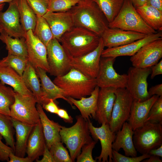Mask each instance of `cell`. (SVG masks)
I'll return each mask as SVG.
<instances>
[{
  "label": "cell",
  "mask_w": 162,
  "mask_h": 162,
  "mask_svg": "<svg viewBox=\"0 0 162 162\" xmlns=\"http://www.w3.org/2000/svg\"><path fill=\"white\" fill-rule=\"evenodd\" d=\"M75 26L89 30L101 37L109 22L94 0H81L70 10Z\"/></svg>",
  "instance_id": "cell-1"
},
{
  "label": "cell",
  "mask_w": 162,
  "mask_h": 162,
  "mask_svg": "<svg viewBox=\"0 0 162 162\" xmlns=\"http://www.w3.org/2000/svg\"><path fill=\"white\" fill-rule=\"evenodd\" d=\"M53 82L63 90L66 98L76 99L90 96L97 86L95 78L86 76L73 68L65 74L56 77Z\"/></svg>",
  "instance_id": "cell-2"
},
{
  "label": "cell",
  "mask_w": 162,
  "mask_h": 162,
  "mask_svg": "<svg viewBox=\"0 0 162 162\" xmlns=\"http://www.w3.org/2000/svg\"><path fill=\"white\" fill-rule=\"evenodd\" d=\"M101 37L85 28L75 26L61 37L59 41L73 57L84 55L98 46Z\"/></svg>",
  "instance_id": "cell-3"
},
{
  "label": "cell",
  "mask_w": 162,
  "mask_h": 162,
  "mask_svg": "<svg viewBox=\"0 0 162 162\" xmlns=\"http://www.w3.org/2000/svg\"><path fill=\"white\" fill-rule=\"evenodd\" d=\"M76 121L73 125L70 127L62 126L59 132L61 141L68 149L72 162L81 152L82 147L93 140L88 128V120L81 115L76 116Z\"/></svg>",
  "instance_id": "cell-4"
},
{
  "label": "cell",
  "mask_w": 162,
  "mask_h": 162,
  "mask_svg": "<svg viewBox=\"0 0 162 162\" xmlns=\"http://www.w3.org/2000/svg\"><path fill=\"white\" fill-rule=\"evenodd\" d=\"M109 28H116L148 35L158 32L148 26L143 20L129 0H124L118 13L110 22Z\"/></svg>",
  "instance_id": "cell-5"
},
{
  "label": "cell",
  "mask_w": 162,
  "mask_h": 162,
  "mask_svg": "<svg viewBox=\"0 0 162 162\" xmlns=\"http://www.w3.org/2000/svg\"><path fill=\"white\" fill-rule=\"evenodd\" d=\"M133 141L137 152L142 154H148L162 145V124L146 122L134 131Z\"/></svg>",
  "instance_id": "cell-6"
},
{
  "label": "cell",
  "mask_w": 162,
  "mask_h": 162,
  "mask_svg": "<svg viewBox=\"0 0 162 162\" xmlns=\"http://www.w3.org/2000/svg\"><path fill=\"white\" fill-rule=\"evenodd\" d=\"M15 100L10 107V117L26 125L34 126L40 122L34 96L15 92Z\"/></svg>",
  "instance_id": "cell-7"
},
{
  "label": "cell",
  "mask_w": 162,
  "mask_h": 162,
  "mask_svg": "<svg viewBox=\"0 0 162 162\" xmlns=\"http://www.w3.org/2000/svg\"><path fill=\"white\" fill-rule=\"evenodd\" d=\"M46 47L49 73L56 77L67 73L71 68L70 63L73 57L55 38L52 40Z\"/></svg>",
  "instance_id": "cell-8"
},
{
  "label": "cell",
  "mask_w": 162,
  "mask_h": 162,
  "mask_svg": "<svg viewBox=\"0 0 162 162\" xmlns=\"http://www.w3.org/2000/svg\"><path fill=\"white\" fill-rule=\"evenodd\" d=\"M115 93L116 97L109 125L111 130L116 133L128 121L133 99L125 88H117Z\"/></svg>",
  "instance_id": "cell-9"
},
{
  "label": "cell",
  "mask_w": 162,
  "mask_h": 162,
  "mask_svg": "<svg viewBox=\"0 0 162 162\" xmlns=\"http://www.w3.org/2000/svg\"><path fill=\"white\" fill-rule=\"evenodd\" d=\"M151 68H141L132 67L128 70L125 88L133 100L142 102L149 99L147 78L151 74Z\"/></svg>",
  "instance_id": "cell-10"
},
{
  "label": "cell",
  "mask_w": 162,
  "mask_h": 162,
  "mask_svg": "<svg viewBox=\"0 0 162 162\" xmlns=\"http://www.w3.org/2000/svg\"><path fill=\"white\" fill-rule=\"evenodd\" d=\"M116 58L101 57L99 71L95 78L97 86L100 88H126L127 74H120L116 72L113 66Z\"/></svg>",
  "instance_id": "cell-11"
},
{
  "label": "cell",
  "mask_w": 162,
  "mask_h": 162,
  "mask_svg": "<svg viewBox=\"0 0 162 162\" xmlns=\"http://www.w3.org/2000/svg\"><path fill=\"white\" fill-rule=\"evenodd\" d=\"M88 127L93 140L97 142L99 140L101 145L100 154L95 160L99 162H112V144L115 139V133L111 130L108 124L104 123L100 127H95L90 119Z\"/></svg>",
  "instance_id": "cell-12"
},
{
  "label": "cell",
  "mask_w": 162,
  "mask_h": 162,
  "mask_svg": "<svg viewBox=\"0 0 162 162\" xmlns=\"http://www.w3.org/2000/svg\"><path fill=\"white\" fill-rule=\"evenodd\" d=\"M104 47L101 37L98 46L92 51L80 56L72 58L70 64L88 76L96 78L99 71L102 52Z\"/></svg>",
  "instance_id": "cell-13"
},
{
  "label": "cell",
  "mask_w": 162,
  "mask_h": 162,
  "mask_svg": "<svg viewBox=\"0 0 162 162\" xmlns=\"http://www.w3.org/2000/svg\"><path fill=\"white\" fill-rule=\"evenodd\" d=\"M162 57V38L143 46L130 60L133 66L141 68H151Z\"/></svg>",
  "instance_id": "cell-14"
},
{
  "label": "cell",
  "mask_w": 162,
  "mask_h": 162,
  "mask_svg": "<svg viewBox=\"0 0 162 162\" xmlns=\"http://www.w3.org/2000/svg\"><path fill=\"white\" fill-rule=\"evenodd\" d=\"M28 58L35 69L40 68L49 72L46 46L30 30L26 33Z\"/></svg>",
  "instance_id": "cell-15"
},
{
  "label": "cell",
  "mask_w": 162,
  "mask_h": 162,
  "mask_svg": "<svg viewBox=\"0 0 162 162\" xmlns=\"http://www.w3.org/2000/svg\"><path fill=\"white\" fill-rule=\"evenodd\" d=\"M9 3L6 11H0V26L11 37L25 38L26 33L20 23L17 0H13Z\"/></svg>",
  "instance_id": "cell-16"
},
{
  "label": "cell",
  "mask_w": 162,
  "mask_h": 162,
  "mask_svg": "<svg viewBox=\"0 0 162 162\" xmlns=\"http://www.w3.org/2000/svg\"><path fill=\"white\" fill-rule=\"evenodd\" d=\"M147 35L116 28L108 27L101 36L104 47L124 45L142 39Z\"/></svg>",
  "instance_id": "cell-17"
},
{
  "label": "cell",
  "mask_w": 162,
  "mask_h": 162,
  "mask_svg": "<svg viewBox=\"0 0 162 162\" xmlns=\"http://www.w3.org/2000/svg\"><path fill=\"white\" fill-rule=\"evenodd\" d=\"M43 16L48 23L53 38L58 41L64 34L75 27L70 10L60 12L48 11Z\"/></svg>",
  "instance_id": "cell-18"
},
{
  "label": "cell",
  "mask_w": 162,
  "mask_h": 162,
  "mask_svg": "<svg viewBox=\"0 0 162 162\" xmlns=\"http://www.w3.org/2000/svg\"><path fill=\"white\" fill-rule=\"evenodd\" d=\"M116 89L112 87L100 89L94 119L99 124H109L116 97Z\"/></svg>",
  "instance_id": "cell-19"
},
{
  "label": "cell",
  "mask_w": 162,
  "mask_h": 162,
  "mask_svg": "<svg viewBox=\"0 0 162 162\" xmlns=\"http://www.w3.org/2000/svg\"><path fill=\"white\" fill-rule=\"evenodd\" d=\"M161 31L147 35L144 38L130 43L118 46L107 48L103 51L101 57H117L120 56L134 55L146 44L162 38Z\"/></svg>",
  "instance_id": "cell-20"
},
{
  "label": "cell",
  "mask_w": 162,
  "mask_h": 162,
  "mask_svg": "<svg viewBox=\"0 0 162 162\" xmlns=\"http://www.w3.org/2000/svg\"><path fill=\"white\" fill-rule=\"evenodd\" d=\"M159 97L154 95L142 102L133 100L128 122L134 131L146 122L151 106Z\"/></svg>",
  "instance_id": "cell-21"
},
{
  "label": "cell",
  "mask_w": 162,
  "mask_h": 162,
  "mask_svg": "<svg viewBox=\"0 0 162 162\" xmlns=\"http://www.w3.org/2000/svg\"><path fill=\"white\" fill-rule=\"evenodd\" d=\"M134 130L127 122L123 125L121 128L117 132L114 141L112 144V150L118 152L122 148L125 155L137 156V151L133 143Z\"/></svg>",
  "instance_id": "cell-22"
},
{
  "label": "cell",
  "mask_w": 162,
  "mask_h": 162,
  "mask_svg": "<svg viewBox=\"0 0 162 162\" xmlns=\"http://www.w3.org/2000/svg\"><path fill=\"white\" fill-rule=\"evenodd\" d=\"M46 141L42 126L39 122L33 126L27 141L26 153L27 157L33 162L38 160L43 155Z\"/></svg>",
  "instance_id": "cell-23"
},
{
  "label": "cell",
  "mask_w": 162,
  "mask_h": 162,
  "mask_svg": "<svg viewBox=\"0 0 162 162\" xmlns=\"http://www.w3.org/2000/svg\"><path fill=\"white\" fill-rule=\"evenodd\" d=\"M35 69L41 82V90L45 104L48 103L51 99L55 100L61 98L67 101L74 108L73 105L65 97L63 90L51 80L46 74L47 72L40 68Z\"/></svg>",
  "instance_id": "cell-24"
},
{
  "label": "cell",
  "mask_w": 162,
  "mask_h": 162,
  "mask_svg": "<svg viewBox=\"0 0 162 162\" xmlns=\"http://www.w3.org/2000/svg\"><path fill=\"white\" fill-rule=\"evenodd\" d=\"M36 107L42 126L46 145L49 149L54 143L61 141L59 132L62 126L48 118L43 110L42 105L37 103Z\"/></svg>",
  "instance_id": "cell-25"
},
{
  "label": "cell",
  "mask_w": 162,
  "mask_h": 162,
  "mask_svg": "<svg viewBox=\"0 0 162 162\" xmlns=\"http://www.w3.org/2000/svg\"><path fill=\"white\" fill-rule=\"evenodd\" d=\"M0 81L2 84L11 86L15 92L22 95L34 96L22 76L10 68L0 66Z\"/></svg>",
  "instance_id": "cell-26"
},
{
  "label": "cell",
  "mask_w": 162,
  "mask_h": 162,
  "mask_svg": "<svg viewBox=\"0 0 162 162\" xmlns=\"http://www.w3.org/2000/svg\"><path fill=\"white\" fill-rule=\"evenodd\" d=\"M100 89L97 86L88 98L83 97L79 100L70 97L68 98L72 104L79 109L81 116L86 119L89 120L90 118L95 119Z\"/></svg>",
  "instance_id": "cell-27"
},
{
  "label": "cell",
  "mask_w": 162,
  "mask_h": 162,
  "mask_svg": "<svg viewBox=\"0 0 162 162\" xmlns=\"http://www.w3.org/2000/svg\"><path fill=\"white\" fill-rule=\"evenodd\" d=\"M22 76L26 85L33 93L37 103L42 105L45 104L39 78L35 68L29 61Z\"/></svg>",
  "instance_id": "cell-28"
},
{
  "label": "cell",
  "mask_w": 162,
  "mask_h": 162,
  "mask_svg": "<svg viewBox=\"0 0 162 162\" xmlns=\"http://www.w3.org/2000/svg\"><path fill=\"white\" fill-rule=\"evenodd\" d=\"M11 119L16 134L14 154L24 158L26 153L28 138L33 126L26 124L11 118Z\"/></svg>",
  "instance_id": "cell-29"
},
{
  "label": "cell",
  "mask_w": 162,
  "mask_h": 162,
  "mask_svg": "<svg viewBox=\"0 0 162 162\" xmlns=\"http://www.w3.org/2000/svg\"><path fill=\"white\" fill-rule=\"evenodd\" d=\"M144 22L157 32L162 30V11L146 5L136 8Z\"/></svg>",
  "instance_id": "cell-30"
},
{
  "label": "cell",
  "mask_w": 162,
  "mask_h": 162,
  "mask_svg": "<svg viewBox=\"0 0 162 162\" xmlns=\"http://www.w3.org/2000/svg\"><path fill=\"white\" fill-rule=\"evenodd\" d=\"M0 40L5 44L8 54L28 58L25 38H13L3 30L0 33Z\"/></svg>",
  "instance_id": "cell-31"
},
{
  "label": "cell",
  "mask_w": 162,
  "mask_h": 162,
  "mask_svg": "<svg viewBox=\"0 0 162 162\" xmlns=\"http://www.w3.org/2000/svg\"><path fill=\"white\" fill-rule=\"evenodd\" d=\"M17 4L22 27L26 33L31 30L34 32L37 16L26 0H17Z\"/></svg>",
  "instance_id": "cell-32"
},
{
  "label": "cell",
  "mask_w": 162,
  "mask_h": 162,
  "mask_svg": "<svg viewBox=\"0 0 162 162\" xmlns=\"http://www.w3.org/2000/svg\"><path fill=\"white\" fill-rule=\"evenodd\" d=\"M103 12L109 23L116 16L124 0H94Z\"/></svg>",
  "instance_id": "cell-33"
},
{
  "label": "cell",
  "mask_w": 162,
  "mask_h": 162,
  "mask_svg": "<svg viewBox=\"0 0 162 162\" xmlns=\"http://www.w3.org/2000/svg\"><path fill=\"white\" fill-rule=\"evenodd\" d=\"M15 131L10 116L0 114V134L4 139L6 145L12 148L14 153Z\"/></svg>",
  "instance_id": "cell-34"
},
{
  "label": "cell",
  "mask_w": 162,
  "mask_h": 162,
  "mask_svg": "<svg viewBox=\"0 0 162 162\" xmlns=\"http://www.w3.org/2000/svg\"><path fill=\"white\" fill-rule=\"evenodd\" d=\"M15 93L12 88L0 82V114L10 116V107L14 101Z\"/></svg>",
  "instance_id": "cell-35"
},
{
  "label": "cell",
  "mask_w": 162,
  "mask_h": 162,
  "mask_svg": "<svg viewBox=\"0 0 162 162\" xmlns=\"http://www.w3.org/2000/svg\"><path fill=\"white\" fill-rule=\"evenodd\" d=\"M36 16V23L33 33L46 46L53 38V35L48 23L44 17Z\"/></svg>",
  "instance_id": "cell-36"
},
{
  "label": "cell",
  "mask_w": 162,
  "mask_h": 162,
  "mask_svg": "<svg viewBox=\"0 0 162 162\" xmlns=\"http://www.w3.org/2000/svg\"><path fill=\"white\" fill-rule=\"evenodd\" d=\"M28 61L27 58L8 54L0 60V66L10 68L22 76Z\"/></svg>",
  "instance_id": "cell-37"
},
{
  "label": "cell",
  "mask_w": 162,
  "mask_h": 162,
  "mask_svg": "<svg viewBox=\"0 0 162 162\" xmlns=\"http://www.w3.org/2000/svg\"><path fill=\"white\" fill-rule=\"evenodd\" d=\"M49 150L54 162H72L70 154L61 141L54 143Z\"/></svg>",
  "instance_id": "cell-38"
},
{
  "label": "cell",
  "mask_w": 162,
  "mask_h": 162,
  "mask_svg": "<svg viewBox=\"0 0 162 162\" xmlns=\"http://www.w3.org/2000/svg\"><path fill=\"white\" fill-rule=\"evenodd\" d=\"M81 0H49L48 11L52 12L67 11L70 10Z\"/></svg>",
  "instance_id": "cell-39"
},
{
  "label": "cell",
  "mask_w": 162,
  "mask_h": 162,
  "mask_svg": "<svg viewBox=\"0 0 162 162\" xmlns=\"http://www.w3.org/2000/svg\"><path fill=\"white\" fill-rule=\"evenodd\" d=\"M146 121L162 124V96L159 97L151 106Z\"/></svg>",
  "instance_id": "cell-40"
},
{
  "label": "cell",
  "mask_w": 162,
  "mask_h": 162,
  "mask_svg": "<svg viewBox=\"0 0 162 162\" xmlns=\"http://www.w3.org/2000/svg\"><path fill=\"white\" fill-rule=\"evenodd\" d=\"M97 142L93 140L84 145L82 148L81 152L76 158L77 162H96L92 156V150Z\"/></svg>",
  "instance_id": "cell-41"
},
{
  "label": "cell",
  "mask_w": 162,
  "mask_h": 162,
  "mask_svg": "<svg viewBox=\"0 0 162 162\" xmlns=\"http://www.w3.org/2000/svg\"><path fill=\"white\" fill-rule=\"evenodd\" d=\"M36 15L43 16L48 11L49 0H26Z\"/></svg>",
  "instance_id": "cell-42"
},
{
  "label": "cell",
  "mask_w": 162,
  "mask_h": 162,
  "mask_svg": "<svg viewBox=\"0 0 162 162\" xmlns=\"http://www.w3.org/2000/svg\"><path fill=\"white\" fill-rule=\"evenodd\" d=\"M112 162H140L149 158L150 155L148 154H144L139 156L130 157L124 155L118 152L112 150Z\"/></svg>",
  "instance_id": "cell-43"
},
{
  "label": "cell",
  "mask_w": 162,
  "mask_h": 162,
  "mask_svg": "<svg viewBox=\"0 0 162 162\" xmlns=\"http://www.w3.org/2000/svg\"><path fill=\"white\" fill-rule=\"evenodd\" d=\"M2 136L0 134V160L9 161V155L11 152H13L12 148L4 144L2 141Z\"/></svg>",
  "instance_id": "cell-44"
},
{
  "label": "cell",
  "mask_w": 162,
  "mask_h": 162,
  "mask_svg": "<svg viewBox=\"0 0 162 162\" xmlns=\"http://www.w3.org/2000/svg\"><path fill=\"white\" fill-rule=\"evenodd\" d=\"M42 105L43 109L52 113L57 114L59 109L54 100L52 99L50 100L47 103Z\"/></svg>",
  "instance_id": "cell-45"
},
{
  "label": "cell",
  "mask_w": 162,
  "mask_h": 162,
  "mask_svg": "<svg viewBox=\"0 0 162 162\" xmlns=\"http://www.w3.org/2000/svg\"><path fill=\"white\" fill-rule=\"evenodd\" d=\"M151 78L153 79L157 75L162 74V60L159 62L151 67Z\"/></svg>",
  "instance_id": "cell-46"
},
{
  "label": "cell",
  "mask_w": 162,
  "mask_h": 162,
  "mask_svg": "<svg viewBox=\"0 0 162 162\" xmlns=\"http://www.w3.org/2000/svg\"><path fill=\"white\" fill-rule=\"evenodd\" d=\"M57 114L62 118L66 123H72L73 122V118L69 115L67 111L63 109H59Z\"/></svg>",
  "instance_id": "cell-47"
},
{
  "label": "cell",
  "mask_w": 162,
  "mask_h": 162,
  "mask_svg": "<svg viewBox=\"0 0 162 162\" xmlns=\"http://www.w3.org/2000/svg\"><path fill=\"white\" fill-rule=\"evenodd\" d=\"M43 155L42 158L40 160H36V162H54L52 155L46 145L45 146Z\"/></svg>",
  "instance_id": "cell-48"
},
{
  "label": "cell",
  "mask_w": 162,
  "mask_h": 162,
  "mask_svg": "<svg viewBox=\"0 0 162 162\" xmlns=\"http://www.w3.org/2000/svg\"><path fill=\"white\" fill-rule=\"evenodd\" d=\"M9 162H32L28 157L22 158L16 155L13 152H11L9 155Z\"/></svg>",
  "instance_id": "cell-49"
},
{
  "label": "cell",
  "mask_w": 162,
  "mask_h": 162,
  "mask_svg": "<svg viewBox=\"0 0 162 162\" xmlns=\"http://www.w3.org/2000/svg\"><path fill=\"white\" fill-rule=\"evenodd\" d=\"M148 92L151 97L154 95H156L159 97L162 96V84L152 86L148 90Z\"/></svg>",
  "instance_id": "cell-50"
},
{
  "label": "cell",
  "mask_w": 162,
  "mask_h": 162,
  "mask_svg": "<svg viewBox=\"0 0 162 162\" xmlns=\"http://www.w3.org/2000/svg\"><path fill=\"white\" fill-rule=\"evenodd\" d=\"M146 5L152 6L162 11V0H146Z\"/></svg>",
  "instance_id": "cell-51"
},
{
  "label": "cell",
  "mask_w": 162,
  "mask_h": 162,
  "mask_svg": "<svg viewBox=\"0 0 162 162\" xmlns=\"http://www.w3.org/2000/svg\"><path fill=\"white\" fill-rule=\"evenodd\" d=\"M150 155H153L162 157V145L157 148L151 150L148 153Z\"/></svg>",
  "instance_id": "cell-52"
},
{
  "label": "cell",
  "mask_w": 162,
  "mask_h": 162,
  "mask_svg": "<svg viewBox=\"0 0 162 162\" xmlns=\"http://www.w3.org/2000/svg\"><path fill=\"white\" fill-rule=\"evenodd\" d=\"M132 3L134 7L138 8L146 5V0H129Z\"/></svg>",
  "instance_id": "cell-53"
},
{
  "label": "cell",
  "mask_w": 162,
  "mask_h": 162,
  "mask_svg": "<svg viewBox=\"0 0 162 162\" xmlns=\"http://www.w3.org/2000/svg\"><path fill=\"white\" fill-rule=\"evenodd\" d=\"M143 162H162V160L160 159V157L151 155L150 157L147 159L144 160L142 161Z\"/></svg>",
  "instance_id": "cell-54"
},
{
  "label": "cell",
  "mask_w": 162,
  "mask_h": 162,
  "mask_svg": "<svg viewBox=\"0 0 162 162\" xmlns=\"http://www.w3.org/2000/svg\"><path fill=\"white\" fill-rule=\"evenodd\" d=\"M13 0H0V4L4 3L5 2L9 3Z\"/></svg>",
  "instance_id": "cell-55"
},
{
  "label": "cell",
  "mask_w": 162,
  "mask_h": 162,
  "mask_svg": "<svg viewBox=\"0 0 162 162\" xmlns=\"http://www.w3.org/2000/svg\"><path fill=\"white\" fill-rule=\"evenodd\" d=\"M5 4L4 3L0 4V11H2L3 9Z\"/></svg>",
  "instance_id": "cell-56"
},
{
  "label": "cell",
  "mask_w": 162,
  "mask_h": 162,
  "mask_svg": "<svg viewBox=\"0 0 162 162\" xmlns=\"http://www.w3.org/2000/svg\"><path fill=\"white\" fill-rule=\"evenodd\" d=\"M3 30L0 26V33L3 31Z\"/></svg>",
  "instance_id": "cell-57"
}]
</instances>
